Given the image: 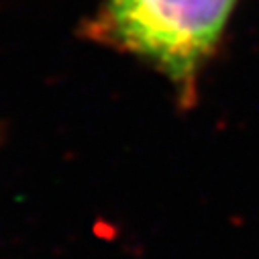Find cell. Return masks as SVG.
Segmentation results:
<instances>
[{
  "label": "cell",
  "mask_w": 259,
  "mask_h": 259,
  "mask_svg": "<svg viewBox=\"0 0 259 259\" xmlns=\"http://www.w3.org/2000/svg\"><path fill=\"white\" fill-rule=\"evenodd\" d=\"M237 0H106L94 31L190 94Z\"/></svg>",
  "instance_id": "1"
}]
</instances>
